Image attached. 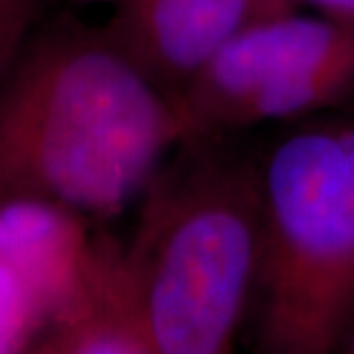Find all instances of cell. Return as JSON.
Masks as SVG:
<instances>
[{"mask_svg":"<svg viewBox=\"0 0 354 354\" xmlns=\"http://www.w3.org/2000/svg\"><path fill=\"white\" fill-rule=\"evenodd\" d=\"M256 8H258V18L264 20V18L295 12L299 6L295 0H256Z\"/></svg>","mask_w":354,"mask_h":354,"instance_id":"obj_11","label":"cell"},{"mask_svg":"<svg viewBox=\"0 0 354 354\" xmlns=\"http://www.w3.org/2000/svg\"><path fill=\"white\" fill-rule=\"evenodd\" d=\"M44 0H0V83L36 30Z\"/></svg>","mask_w":354,"mask_h":354,"instance_id":"obj_9","label":"cell"},{"mask_svg":"<svg viewBox=\"0 0 354 354\" xmlns=\"http://www.w3.org/2000/svg\"><path fill=\"white\" fill-rule=\"evenodd\" d=\"M51 323L53 307L44 290L0 256V354H28Z\"/></svg>","mask_w":354,"mask_h":354,"instance_id":"obj_8","label":"cell"},{"mask_svg":"<svg viewBox=\"0 0 354 354\" xmlns=\"http://www.w3.org/2000/svg\"><path fill=\"white\" fill-rule=\"evenodd\" d=\"M81 2H116V0H81Z\"/></svg>","mask_w":354,"mask_h":354,"instance_id":"obj_13","label":"cell"},{"mask_svg":"<svg viewBox=\"0 0 354 354\" xmlns=\"http://www.w3.org/2000/svg\"><path fill=\"white\" fill-rule=\"evenodd\" d=\"M116 246V283L152 354H234L260 260L258 158L227 136L179 146Z\"/></svg>","mask_w":354,"mask_h":354,"instance_id":"obj_2","label":"cell"},{"mask_svg":"<svg viewBox=\"0 0 354 354\" xmlns=\"http://www.w3.org/2000/svg\"><path fill=\"white\" fill-rule=\"evenodd\" d=\"M87 223L53 203H0V256L20 266L44 290L53 307V321L87 281L97 246Z\"/></svg>","mask_w":354,"mask_h":354,"instance_id":"obj_6","label":"cell"},{"mask_svg":"<svg viewBox=\"0 0 354 354\" xmlns=\"http://www.w3.org/2000/svg\"><path fill=\"white\" fill-rule=\"evenodd\" d=\"M337 354H354V319L348 330H346V335H344V339H342L341 348Z\"/></svg>","mask_w":354,"mask_h":354,"instance_id":"obj_12","label":"cell"},{"mask_svg":"<svg viewBox=\"0 0 354 354\" xmlns=\"http://www.w3.org/2000/svg\"><path fill=\"white\" fill-rule=\"evenodd\" d=\"M260 354H337L354 319V111L293 122L258 158Z\"/></svg>","mask_w":354,"mask_h":354,"instance_id":"obj_3","label":"cell"},{"mask_svg":"<svg viewBox=\"0 0 354 354\" xmlns=\"http://www.w3.org/2000/svg\"><path fill=\"white\" fill-rule=\"evenodd\" d=\"M183 144L176 101L109 26L34 30L0 83V203L109 221Z\"/></svg>","mask_w":354,"mask_h":354,"instance_id":"obj_1","label":"cell"},{"mask_svg":"<svg viewBox=\"0 0 354 354\" xmlns=\"http://www.w3.org/2000/svg\"><path fill=\"white\" fill-rule=\"evenodd\" d=\"M28 354H39V351H38V348H36V344H34V346L30 348V353H28Z\"/></svg>","mask_w":354,"mask_h":354,"instance_id":"obj_14","label":"cell"},{"mask_svg":"<svg viewBox=\"0 0 354 354\" xmlns=\"http://www.w3.org/2000/svg\"><path fill=\"white\" fill-rule=\"evenodd\" d=\"M174 101L183 144L348 109L354 101V24L297 10L256 20Z\"/></svg>","mask_w":354,"mask_h":354,"instance_id":"obj_4","label":"cell"},{"mask_svg":"<svg viewBox=\"0 0 354 354\" xmlns=\"http://www.w3.org/2000/svg\"><path fill=\"white\" fill-rule=\"evenodd\" d=\"M116 242L97 236L83 290L36 342L39 354H152L122 304Z\"/></svg>","mask_w":354,"mask_h":354,"instance_id":"obj_7","label":"cell"},{"mask_svg":"<svg viewBox=\"0 0 354 354\" xmlns=\"http://www.w3.org/2000/svg\"><path fill=\"white\" fill-rule=\"evenodd\" d=\"M297 6H311L315 14L339 20L344 24H354V0H295Z\"/></svg>","mask_w":354,"mask_h":354,"instance_id":"obj_10","label":"cell"},{"mask_svg":"<svg viewBox=\"0 0 354 354\" xmlns=\"http://www.w3.org/2000/svg\"><path fill=\"white\" fill-rule=\"evenodd\" d=\"M109 28L128 55L176 99L236 34L256 0H116Z\"/></svg>","mask_w":354,"mask_h":354,"instance_id":"obj_5","label":"cell"}]
</instances>
